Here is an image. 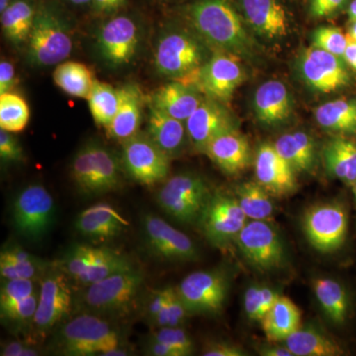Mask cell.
I'll use <instances>...</instances> for the list:
<instances>
[{
    "instance_id": "cell-1",
    "label": "cell",
    "mask_w": 356,
    "mask_h": 356,
    "mask_svg": "<svg viewBox=\"0 0 356 356\" xmlns=\"http://www.w3.org/2000/svg\"><path fill=\"white\" fill-rule=\"evenodd\" d=\"M185 20L213 51L252 60L259 46L232 0H194L184 10Z\"/></svg>"
},
{
    "instance_id": "cell-2",
    "label": "cell",
    "mask_w": 356,
    "mask_h": 356,
    "mask_svg": "<svg viewBox=\"0 0 356 356\" xmlns=\"http://www.w3.org/2000/svg\"><path fill=\"white\" fill-rule=\"evenodd\" d=\"M212 53V49L186 22L166 23L154 42V69L165 79L185 81L207 62Z\"/></svg>"
},
{
    "instance_id": "cell-3",
    "label": "cell",
    "mask_w": 356,
    "mask_h": 356,
    "mask_svg": "<svg viewBox=\"0 0 356 356\" xmlns=\"http://www.w3.org/2000/svg\"><path fill=\"white\" fill-rule=\"evenodd\" d=\"M119 330L108 318L83 312L58 327L54 350L67 356H104L114 348H123Z\"/></svg>"
},
{
    "instance_id": "cell-4",
    "label": "cell",
    "mask_w": 356,
    "mask_h": 356,
    "mask_svg": "<svg viewBox=\"0 0 356 356\" xmlns=\"http://www.w3.org/2000/svg\"><path fill=\"white\" fill-rule=\"evenodd\" d=\"M26 47V60L32 67H56L67 60L74 49L72 30L53 4H38L36 18Z\"/></svg>"
},
{
    "instance_id": "cell-5",
    "label": "cell",
    "mask_w": 356,
    "mask_h": 356,
    "mask_svg": "<svg viewBox=\"0 0 356 356\" xmlns=\"http://www.w3.org/2000/svg\"><path fill=\"white\" fill-rule=\"evenodd\" d=\"M144 274L135 266L84 286L79 296L83 312L106 318L123 317L132 311L144 287Z\"/></svg>"
},
{
    "instance_id": "cell-6",
    "label": "cell",
    "mask_w": 356,
    "mask_h": 356,
    "mask_svg": "<svg viewBox=\"0 0 356 356\" xmlns=\"http://www.w3.org/2000/svg\"><path fill=\"white\" fill-rule=\"evenodd\" d=\"M124 172L121 158L97 140H89L74 154L70 175L77 189L89 197L117 191Z\"/></svg>"
},
{
    "instance_id": "cell-7",
    "label": "cell",
    "mask_w": 356,
    "mask_h": 356,
    "mask_svg": "<svg viewBox=\"0 0 356 356\" xmlns=\"http://www.w3.org/2000/svg\"><path fill=\"white\" fill-rule=\"evenodd\" d=\"M144 27L137 17L115 14L103 21L95 32V50L100 60L111 69L132 64L139 55Z\"/></svg>"
},
{
    "instance_id": "cell-8",
    "label": "cell",
    "mask_w": 356,
    "mask_h": 356,
    "mask_svg": "<svg viewBox=\"0 0 356 356\" xmlns=\"http://www.w3.org/2000/svg\"><path fill=\"white\" fill-rule=\"evenodd\" d=\"M212 192L205 179L194 172L166 178L156 194V201L168 216L182 224L198 222Z\"/></svg>"
},
{
    "instance_id": "cell-9",
    "label": "cell",
    "mask_w": 356,
    "mask_h": 356,
    "mask_svg": "<svg viewBox=\"0 0 356 356\" xmlns=\"http://www.w3.org/2000/svg\"><path fill=\"white\" fill-rule=\"evenodd\" d=\"M70 280L58 266H51L40 280L38 307L31 327L35 339H44L70 317L74 306Z\"/></svg>"
},
{
    "instance_id": "cell-10",
    "label": "cell",
    "mask_w": 356,
    "mask_h": 356,
    "mask_svg": "<svg viewBox=\"0 0 356 356\" xmlns=\"http://www.w3.org/2000/svg\"><path fill=\"white\" fill-rule=\"evenodd\" d=\"M58 266L70 280L88 286L134 266L127 257L112 248L79 243L67 250Z\"/></svg>"
},
{
    "instance_id": "cell-11",
    "label": "cell",
    "mask_w": 356,
    "mask_h": 356,
    "mask_svg": "<svg viewBox=\"0 0 356 356\" xmlns=\"http://www.w3.org/2000/svg\"><path fill=\"white\" fill-rule=\"evenodd\" d=\"M55 216V201L44 185H27L14 199V229L28 240L43 238L53 226Z\"/></svg>"
},
{
    "instance_id": "cell-12",
    "label": "cell",
    "mask_w": 356,
    "mask_h": 356,
    "mask_svg": "<svg viewBox=\"0 0 356 356\" xmlns=\"http://www.w3.org/2000/svg\"><path fill=\"white\" fill-rule=\"evenodd\" d=\"M121 144V163L129 177L147 186L168 178L172 159L154 144L146 132L136 134Z\"/></svg>"
},
{
    "instance_id": "cell-13",
    "label": "cell",
    "mask_w": 356,
    "mask_h": 356,
    "mask_svg": "<svg viewBox=\"0 0 356 356\" xmlns=\"http://www.w3.org/2000/svg\"><path fill=\"white\" fill-rule=\"evenodd\" d=\"M242 60L234 54L213 51L212 55L184 83L193 84L207 97L227 102L245 81Z\"/></svg>"
},
{
    "instance_id": "cell-14",
    "label": "cell",
    "mask_w": 356,
    "mask_h": 356,
    "mask_svg": "<svg viewBox=\"0 0 356 356\" xmlns=\"http://www.w3.org/2000/svg\"><path fill=\"white\" fill-rule=\"evenodd\" d=\"M235 242L243 259L257 270H275L286 259L280 234L266 221H248Z\"/></svg>"
},
{
    "instance_id": "cell-15",
    "label": "cell",
    "mask_w": 356,
    "mask_h": 356,
    "mask_svg": "<svg viewBox=\"0 0 356 356\" xmlns=\"http://www.w3.org/2000/svg\"><path fill=\"white\" fill-rule=\"evenodd\" d=\"M303 229L307 240L318 252H336L348 236V211L339 202L318 204L304 215Z\"/></svg>"
},
{
    "instance_id": "cell-16",
    "label": "cell",
    "mask_w": 356,
    "mask_h": 356,
    "mask_svg": "<svg viewBox=\"0 0 356 356\" xmlns=\"http://www.w3.org/2000/svg\"><path fill=\"white\" fill-rule=\"evenodd\" d=\"M189 314H218L228 296L229 281L219 270L195 271L177 288Z\"/></svg>"
},
{
    "instance_id": "cell-17",
    "label": "cell",
    "mask_w": 356,
    "mask_h": 356,
    "mask_svg": "<svg viewBox=\"0 0 356 356\" xmlns=\"http://www.w3.org/2000/svg\"><path fill=\"white\" fill-rule=\"evenodd\" d=\"M236 197L213 193L197 224L212 245L224 247L235 241L248 222Z\"/></svg>"
},
{
    "instance_id": "cell-18",
    "label": "cell",
    "mask_w": 356,
    "mask_h": 356,
    "mask_svg": "<svg viewBox=\"0 0 356 356\" xmlns=\"http://www.w3.org/2000/svg\"><path fill=\"white\" fill-rule=\"evenodd\" d=\"M297 67L304 83L317 92H336L350 83L343 58L314 46L302 51Z\"/></svg>"
},
{
    "instance_id": "cell-19",
    "label": "cell",
    "mask_w": 356,
    "mask_h": 356,
    "mask_svg": "<svg viewBox=\"0 0 356 356\" xmlns=\"http://www.w3.org/2000/svg\"><path fill=\"white\" fill-rule=\"evenodd\" d=\"M143 229L147 247L154 257L168 261H192L198 259V248L193 241L161 218L145 215Z\"/></svg>"
},
{
    "instance_id": "cell-20",
    "label": "cell",
    "mask_w": 356,
    "mask_h": 356,
    "mask_svg": "<svg viewBox=\"0 0 356 356\" xmlns=\"http://www.w3.org/2000/svg\"><path fill=\"white\" fill-rule=\"evenodd\" d=\"M189 143L198 153L204 154L208 144L221 134L236 129L233 114L224 102L207 97L185 121Z\"/></svg>"
},
{
    "instance_id": "cell-21",
    "label": "cell",
    "mask_w": 356,
    "mask_h": 356,
    "mask_svg": "<svg viewBox=\"0 0 356 356\" xmlns=\"http://www.w3.org/2000/svg\"><path fill=\"white\" fill-rule=\"evenodd\" d=\"M243 17L262 38L280 39L289 31V19L280 0H240Z\"/></svg>"
},
{
    "instance_id": "cell-22",
    "label": "cell",
    "mask_w": 356,
    "mask_h": 356,
    "mask_svg": "<svg viewBox=\"0 0 356 356\" xmlns=\"http://www.w3.org/2000/svg\"><path fill=\"white\" fill-rule=\"evenodd\" d=\"M257 181L271 195L283 196L296 186L295 170L276 151L274 145L264 144L259 147L254 159Z\"/></svg>"
},
{
    "instance_id": "cell-23",
    "label": "cell",
    "mask_w": 356,
    "mask_h": 356,
    "mask_svg": "<svg viewBox=\"0 0 356 356\" xmlns=\"http://www.w3.org/2000/svg\"><path fill=\"white\" fill-rule=\"evenodd\" d=\"M252 107L257 121L266 127L283 125L292 116L294 103L282 81H266L255 90Z\"/></svg>"
},
{
    "instance_id": "cell-24",
    "label": "cell",
    "mask_w": 356,
    "mask_h": 356,
    "mask_svg": "<svg viewBox=\"0 0 356 356\" xmlns=\"http://www.w3.org/2000/svg\"><path fill=\"white\" fill-rule=\"evenodd\" d=\"M205 95L193 84L170 81L154 91L149 104L180 121H186Z\"/></svg>"
},
{
    "instance_id": "cell-25",
    "label": "cell",
    "mask_w": 356,
    "mask_h": 356,
    "mask_svg": "<svg viewBox=\"0 0 356 356\" xmlns=\"http://www.w3.org/2000/svg\"><path fill=\"white\" fill-rule=\"evenodd\" d=\"M204 154L222 172L229 175L243 172L250 163V144L236 128L211 140Z\"/></svg>"
},
{
    "instance_id": "cell-26",
    "label": "cell",
    "mask_w": 356,
    "mask_h": 356,
    "mask_svg": "<svg viewBox=\"0 0 356 356\" xmlns=\"http://www.w3.org/2000/svg\"><path fill=\"white\" fill-rule=\"evenodd\" d=\"M129 222L114 207L98 203L83 210L76 218V231L90 240L106 242L122 233Z\"/></svg>"
},
{
    "instance_id": "cell-27",
    "label": "cell",
    "mask_w": 356,
    "mask_h": 356,
    "mask_svg": "<svg viewBox=\"0 0 356 356\" xmlns=\"http://www.w3.org/2000/svg\"><path fill=\"white\" fill-rule=\"evenodd\" d=\"M119 89L120 106L106 130L112 139L123 143L140 132L146 98L138 84L126 83Z\"/></svg>"
},
{
    "instance_id": "cell-28",
    "label": "cell",
    "mask_w": 356,
    "mask_h": 356,
    "mask_svg": "<svg viewBox=\"0 0 356 356\" xmlns=\"http://www.w3.org/2000/svg\"><path fill=\"white\" fill-rule=\"evenodd\" d=\"M146 133L170 159L184 153L189 142L185 122L173 118L149 104Z\"/></svg>"
},
{
    "instance_id": "cell-29",
    "label": "cell",
    "mask_w": 356,
    "mask_h": 356,
    "mask_svg": "<svg viewBox=\"0 0 356 356\" xmlns=\"http://www.w3.org/2000/svg\"><path fill=\"white\" fill-rule=\"evenodd\" d=\"M36 0H13L0 14L2 34L13 46H25L36 18Z\"/></svg>"
},
{
    "instance_id": "cell-30",
    "label": "cell",
    "mask_w": 356,
    "mask_h": 356,
    "mask_svg": "<svg viewBox=\"0 0 356 356\" xmlns=\"http://www.w3.org/2000/svg\"><path fill=\"white\" fill-rule=\"evenodd\" d=\"M51 268L47 262L20 247L4 248L0 254V275L2 280H39Z\"/></svg>"
},
{
    "instance_id": "cell-31",
    "label": "cell",
    "mask_w": 356,
    "mask_h": 356,
    "mask_svg": "<svg viewBox=\"0 0 356 356\" xmlns=\"http://www.w3.org/2000/svg\"><path fill=\"white\" fill-rule=\"evenodd\" d=\"M261 324L268 341H285L301 327V311L291 299L280 296Z\"/></svg>"
},
{
    "instance_id": "cell-32",
    "label": "cell",
    "mask_w": 356,
    "mask_h": 356,
    "mask_svg": "<svg viewBox=\"0 0 356 356\" xmlns=\"http://www.w3.org/2000/svg\"><path fill=\"white\" fill-rule=\"evenodd\" d=\"M325 170L332 177L353 186L356 180V144L343 137L329 140L323 151Z\"/></svg>"
},
{
    "instance_id": "cell-33",
    "label": "cell",
    "mask_w": 356,
    "mask_h": 356,
    "mask_svg": "<svg viewBox=\"0 0 356 356\" xmlns=\"http://www.w3.org/2000/svg\"><path fill=\"white\" fill-rule=\"evenodd\" d=\"M285 346L294 356H339L344 355L341 346L315 327H300L285 339Z\"/></svg>"
},
{
    "instance_id": "cell-34",
    "label": "cell",
    "mask_w": 356,
    "mask_h": 356,
    "mask_svg": "<svg viewBox=\"0 0 356 356\" xmlns=\"http://www.w3.org/2000/svg\"><path fill=\"white\" fill-rule=\"evenodd\" d=\"M276 151L295 172H308L316 163V145L309 134L297 131L280 136L274 144Z\"/></svg>"
},
{
    "instance_id": "cell-35",
    "label": "cell",
    "mask_w": 356,
    "mask_h": 356,
    "mask_svg": "<svg viewBox=\"0 0 356 356\" xmlns=\"http://www.w3.org/2000/svg\"><path fill=\"white\" fill-rule=\"evenodd\" d=\"M318 125L339 136L356 134V99H337L325 102L315 110Z\"/></svg>"
},
{
    "instance_id": "cell-36",
    "label": "cell",
    "mask_w": 356,
    "mask_h": 356,
    "mask_svg": "<svg viewBox=\"0 0 356 356\" xmlns=\"http://www.w3.org/2000/svg\"><path fill=\"white\" fill-rule=\"evenodd\" d=\"M314 292L321 308L334 325H343L350 315V296L339 281L318 278L314 282Z\"/></svg>"
},
{
    "instance_id": "cell-37",
    "label": "cell",
    "mask_w": 356,
    "mask_h": 356,
    "mask_svg": "<svg viewBox=\"0 0 356 356\" xmlns=\"http://www.w3.org/2000/svg\"><path fill=\"white\" fill-rule=\"evenodd\" d=\"M53 81L67 95L88 99L95 79L86 65L74 60H65L56 65Z\"/></svg>"
},
{
    "instance_id": "cell-38",
    "label": "cell",
    "mask_w": 356,
    "mask_h": 356,
    "mask_svg": "<svg viewBox=\"0 0 356 356\" xmlns=\"http://www.w3.org/2000/svg\"><path fill=\"white\" fill-rule=\"evenodd\" d=\"M89 110L96 125L107 129L120 106V89L95 81L88 99Z\"/></svg>"
},
{
    "instance_id": "cell-39",
    "label": "cell",
    "mask_w": 356,
    "mask_h": 356,
    "mask_svg": "<svg viewBox=\"0 0 356 356\" xmlns=\"http://www.w3.org/2000/svg\"><path fill=\"white\" fill-rule=\"evenodd\" d=\"M271 194L259 182H245L236 189V198L248 220L267 221L274 212Z\"/></svg>"
},
{
    "instance_id": "cell-40",
    "label": "cell",
    "mask_w": 356,
    "mask_h": 356,
    "mask_svg": "<svg viewBox=\"0 0 356 356\" xmlns=\"http://www.w3.org/2000/svg\"><path fill=\"white\" fill-rule=\"evenodd\" d=\"M29 120V105L22 96L13 91L0 95V128L14 134L22 132Z\"/></svg>"
},
{
    "instance_id": "cell-41",
    "label": "cell",
    "mask_w": 356,
    "mask_h": 356,
    "mask_svg": "<svg viewBox=\"0 0 356 356\" xmlns=\"http://www.w3.org/2000/svg\"><path fill=\"white\" fill-rule=\"evenodd\" d=\"M39 292L14 304L6 310L0 311L1 320L4 324L13 329H31L37 307H38Z\"/></svg>"
},
{
    "instance_id": "cell-42",
    "label": "cell",
    "mask_w": 356,
    "mask_h": 356,
    "mask_svg": "<svg viewBox=\"0 0 356 356\" xmlns=\"http://www.w3.org/2000/svg\"><path fill=\"white\" fill-rule=\"evenodd\" d=\"M39 290L40 287H36L34 280H2L0 289V311L6 310L14 304L39 292Z\"/></svg>"
},
{
    "instance_id": "cell-43",
    "label": "cell",
    "mask_w": 356,
    "mask_h": 356,
    "mask_svg": "<svg viewBox=\"0 0 356 356\" xmlns=\"http://www.w3.org/2000/svg\"><path fill=\"white\" fill-rule=\"evenodd\" d=\"M313 46L343 58L348 46V35L339 28L321 27L313 34Z\"/></svg>"
},
{
    "instance_id": "cell-44",
    "label": "cell",
    "mask_w": 356,
    "mask_h": 356,
    "mask_svg": "<svg viewBox=\"0 0 356 356\" xmlns=\"http://www.w3.org/2000/svg\"><path fill=\"white\" fill-rule=\"evenodd\" d=\"M149 339L168 344L186 356L191 355L193 351V343L191 337L180 327H159L158 331L152 334Z\"/></svg>"
},
{
    "instance_id": "cell-45",
    "label": "cell",
    "mask_w": 356,
    "mask_h": 356,
    "mask_svg": "<svg viewBox=\"0 0 356 356\" xmlns=\"http://www.w3.org/2000/svg\"><path fill=\"white\" fill-rule=\"evenodd\" d=\"M0 159L2 163H21L24 152L14 133L0 129Z\"/></svg>"
},
{
    "instance_id": "cell-46",
    "label": "cell",
    "mask_w": 356,
    "mask_h": 356,
    "mask_svg": "<svg viewBox=\"0 0 356 356\" xmlns=\"http://www.w3.org/2000/svg\"><path fill=\"white\" fill-rule=\"evenodd\" d=\"M168 295V327H180L184 322L185 318L188 315L184 302L180 299L177 289L173 287H166Z\"/></svg>"
},
{
    "instance_id": "cell-47",
    "label": "cell",
    "mask_w": 356,
    "mask_h": 356,
    "mask_svg": "<svg viewBox=\"0 0 356 356\" xmlns=\"http://www.w3.org/2000/svg\"><path fill=\"white\" fill-rule=\"evenodd\" d=\"M245 315L250 321L254 322H261L264 318L262 312V297L261 286L259 285H252L248 288L245 293Z\"/></svg>"
},
{
    "instance_id": "cell-48",
    "label": "cell",
    "mask_w": 356,
    "mask_h": 356,
    "mask_svg": "<svg viewBox=\"0 0 356 356\" xmlns=\"http://www.w3.org/2000/svg\"><path fill=\"white\" fill-rule=\"evenodd\" d=\"M348 0H311L310 13L313 17H331L348 3Z\"/></svg>"
},
{
    "instance_id": "cell-49",
    "label": "cell",
    "mask_w": 356,
    "mask_h": 356,
    "mask_svg": "<svg viewBox=\"0 0 356 356\" xmlns=\"http://www.w3.org/2000/svg\"><path fill=\"white\" fill-rule=\"evenodd\" d=\"M34 344L27 341H10L2 346V356H36L39 350L33 348Z\"/></svg>"
},
{
    "instance_id": "cell-50",
    "label": "cell",
    "mask_w": 356,
    "mask_h": 356,
    "mask_svg": "<svg viewBox=\"0 0 356 356\" xmlns=\"http://www.w3.org/2000/svg\"><path fill=\"white\" fill-rule=\"evenodd\" d=\"M17 83L15 67L13 63L2 58L0 62V95L13 91Z\"/></svg>"
},
{
    "instance_id": "cell-51",
    "label": "cell",
    "mask_w": 356,
    "mask_h": 356,
    "mask_svg": "<svg viewBox=\"0 0 356 356\" xmlns=\"http://www.w3.org/2000/svg\"><path fill=\"white\" fill-rule=\"evenodd\" d=\"M204 356H245L247 353L235 344L212 343L204 348Z\"/></svg>"
},
{
    "instance_id": "cell-52",
    "label": "cell",
    "mask_w": 356,
    "mask_h": 356,
    "mask_svg": "<svg viewBox=\"0 0 356 356\" xmlns=\"http://www.w3.org/2000/svg\"><path fill=\"white\" fill-rule=\"evenodd\" d=\"M166 301V288L161 290H156L152 293L147 303V317L149 322L153 324L154 318L158 317L161 311L163 310Z\"/></svg>"
},
{
    "instance_id": "cell-53",
    "label": "cell",
    "mask_w": 356,
    "mask_h": 356,
    "mask_svg": "<svg viewBox=\"0 0 356 356\" xmlns=\"http://www.w3.org/2000/svg\"><path fill=\"white\" fill-rule=\"evenodd\" d=\"M128 0H92L90 6L100 15L112 16L127 4Z\"/></svg>"
},
{
    "instance_id": "cell-54",
    "label": "cell",
    "mask_w": 356,
    "mask_h": 356,
    "mask_svg": "<svg viewBox=\"0 0 356 356\" xmlns=\"http://www.w3.org/2000/svg\"><path fill=\"white\" fill-rule=\"evenodd\" d=\"M147 355L154 356H184L180 351L175 350L172 346L159 341L149 339L147 348Z\"/></svg>"
},
{
    "instance_id": "cell-55",
    "label": "cell",
    "mask_w": 356,
    "mask_h": 356,
    "mask_svg": "<svg viewBox=\"0 0 356 356\" xmlns=\"http://www.w3.org/2000/svg\"><path fill=\"white\" fill-rule=\"evenodd\" d=\"M344 63L356 72V41L348 36V46L343 56Z\"/></svg>"
},
{
    "instance_id": "cell-56",
    "label": "cell",
    "mask_w": 356,
    "mask_h": 356,
    "mask_svg": "<svg viewBox=\"0 0 356 356\" xmlns=\"http://www.w3.org/2000/svg\"><path fill=\"white\" fill-rule=\"evenodd\" d=\"M259 355L264 356H294L286 346H274V344L261 348L259 350Z\"/></svg>"
},
{
    "instance_id": "cell-57",
    "label": "cell",
    "mask_w": 356,
    "mask_h": 356,
    "mask_svg": "<svg viewBox=\"0 0 356 356\" xmlns=\"http://www.w3.org/2000/svg\"><path fill=\"white\" fill-rule=\"evenodd\" d=\"M348 14L350 21L356 20V0H353L350 2L348 9Z\"/></svg>"
},
{
    "instance_id": "cell-58",
    "label": "cell",
    "mask_w": 356,
    "mask_h": 356,
    "mask_svg": "<svg viewBox=\"0 0 356 356\" xmlns=\"http://www.w3.org/2000/svg\"><path fill=\"white\" fill-rule=\"evenodd\" d=\"M348 36L356 41V20L350 21V28H348Z\"/></svg>"
},
{
    "instance_id": "cell-59",
    "label": "cell",
    "mask_w": 356,
    "mask_h": 356,
    "mask_svg": "<svg viewBox=\"0 0 356 356\" xmlns=\"http://www.w3.org/2000/svg\"><path fill=\"white\" fill-rule=\"evenodd\" d=\"M70 3L74 4V6H88V4H91L92 0H67Z\"/></svg>"
},
{
    "instance_id": "cell-60",
    "label": "cell",
    "mask_w": 356,
    "mask_h": 356,
    "mask_svg": "<svg viewBox=\"0 0 356 356\" xmlns=\"http://www.w3.org/2000/svg\"><path fill=\"white\" fill-rule=\"evenodd\" d=\"M11 2H13V0H0V14L10 6Z\"/></svg>"
},
{
    "instance_id": "cell-61",
    "label": "cell",
    "mask_w": 356,
    "mask_h": 356,
    "mask_svg": "<svg viewBox=\"0 0 356 356\" xmlns=\"http://www.w3.org/2000/svg\"><path fill=\"white\" fill-rule=\"evenodd\" d=\"M353 193H355V199H356V180H355V184H353Z\"/></svg>"
},
{
    "instance_id": "cell-62",
    "label": "cell",
    "mask_w": 356,
    "mask_h": 356,
    "mask_svg": "<svg viewBox=\"0 0 356 356\" xmlns=\"http://www.w3.org/2000/svg\"><path fill=\"white\" fill-rule=\"evenodd\" d=\"M159 1L166 2V1H172V0H159Z\"/></svg>"
}]
</instances>
